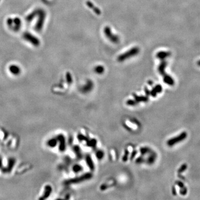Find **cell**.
Segmentation results:
<instances>
[{
    "instance_id": "cell-14",
    "label": "cell",
    "mask_w": 200,
    "mask_h": 200,
    "mask_svg": "<svg viewBox=\"0 0 200 200\" xmlns=\"http://www.w3.org/2000/svg\"><path fill=\"white\" fill-rule=\"evenodd\" d=\"M93 87V84L91 81H89L87 82V83L86 84V85L85 86L83 87V89L85 91H89L90 89H91Z\"/></svg>"
},
{
    "instance_id": "cell-28",
    "label": "cell",
    "mask_w": 200,
    "mask_h": 200,
    "mask_svg": "<svg viewBox=\"0 0 200 200\" xmlns=\"http://www.w3.org/2000/svg\"><path fill=\"white\" fill-rule=\"evenodd\" d=\"M136 151H134L133 152V153H132V157H131V158H132L133 157H134V156H135V155H136Z\"/></svg>"
},
{
    "instance_id": "cell-10",
    "label": "cell",
    "mask_w": 200,
    "mask_h": 200,
    "mask_svg": "<svg viewBox=\"0 0 200 200\" xmlns=\"http://www.w3.org/2000/svg\"><path fill=\"white\" fill-rule=\"evenodd\" d=\"M10 71L12 73H13L14 74H18L20 72V68L18 67L17 66H15V65H12L10 67Z\"/></svg>"
},
{
    "instance_id": "cell-27",
    "label": "cell",
    "mask_w": 200,
    "mask_h": 200,
    "mask_svg": "<svg viewBox=\"0 0 200 200\" xmlns=\"http://www.w3.org/2000/svg\"><path fill=\"white\" fill-rule=\"evenodd\" d=\"M145 92H146V94L148 96L149 94H150V92H149L148 89H147L146 87H145Z\"/></svg>"
},
{
    "instance_id": "cell-12",
    "label": "cell",
    "mask_w": 200,
    "mask_h": 200,
    "mask_svg": "<svg viewBox=\"0 0 200 200\" xmlns=\"http://www.w3.org/2000/svg\"><path fill=\"white\" fill-rule=\"evenodd\" d=\"M163 80L166 83H167L169 85H173V84L174 83L172 79L169 76H165Z\"/></svg>"
},
{
    "instance_id": "cell-24",
    "label": "cell",
    "mask_w": 200,
    "mask_h": 200,
    "mask_svg": "<svg viewBox=\"0 0 200 200\" xmlns=\"http://www.w3.org/2000/svg\"><path fill=\"white\" fill-rule=\"evenodd\" d=\"M126 104L128 105H130V106H134L136 104H137L136 101H133V100H128L127 102H126Z\"/></svg>"
},
{
    "instance_id": "cell-22",
    "label": "cell",
    "mask_w": 200,
    "mask_h": 200,
    "mask_svg": "<svg viewBox=\"0 0 200 200\" xmlns=\"http://www.w3.org/2000/svg\"><path fill=\"white\" fill-rule=\"evenodd\" d=\"M129 155V152L127 149H126L125 151V155L124 156L123 158H122V160L124 162H126L128 160V156Z\"/></svg>"
},
{
    "instance_id": "cell-21",
    "label": "cell",
    "mask_w": 200,
    "mask_h": 200,
    "mask_svg": "<svg viewBox=\"0 0 200 200\" xmlns=\"http://www.w3.org/2000/svg\"><path fill=\"white\" fill-rule=\"evenodd\" d=\"M67 82L68 84H71L72 82V76L69 72H67L66 74Z\"/></svg>"
},
{
    "instance_id": "cell-13",
    "label": "cell",
    "mask_w": 200,
    "mask_h": 200,
    "mask_svg": "<svg viewBox=\"0 0 200 200\" xmlns=\"http://www.w3.org/2000/svg\"><path fill=\"white\" fill-rule=\"evenodd\" d=\"M74 151L76 154L77 157L79 158H81L82 157L81 152V149L78 147V146H74Z\"/></svg>"
},
{
    "instance_id": "cell-18",
    "label": "cell",
    "mask_w": 200,
    "mask_h": 200,
    "mask_svg": "<svg viewBox=\"0 0 200 200\" xmlns=\"http://www.w3.org/2000/svg\"><path fill=\"white\" fill-rule=\"evenodd\" d=\"M96 157L98 159L101 160V159L104 157V152H103L102 151L99 150V151H97L96 154Z\"/></svg>"
},
{
    "instance_id": "cell-7",
    "label": "cell",
    "mask_w": 200,
    "mask_h": 200,
    "mask_svg": "<svg viewBox=\"0 0 200 200\" xmlns=\"http://www.w3.org/2000/svg\"><path fill=\"white\" fill-rule=\"evenodd\" d=\"M86 5H87L89 8H90L91 9H92L96 15H101V10H100L98 8H96L91 1H87V2H86Z\"/></svg>"
},
{
    "instance_id": "cell-9",
    "label": "cell",
    "mask_w": 200,
    "mask_h": 200,
    "mask_svg": "<svg viewBox=\"0 0 200 200\" xmlns=\"http://www.w3.org/2000/svg\"><path fill=\"white\" fill-rule=\"evenodd\" d=\"M136 102H147L148 100V97L139 96L136 94H133Z\"/></svg>"
},
{
    "instance_id": "cell-11",
    "label": "cell",
    "mask_w": 200,
    "mask_h": 200,
    "mask_svg": "<svg viewBox=\"0 0 200 200\" xmlns=\"http://www.w3.org/2000/svg\"><path fill=\"white\" fill-rule=\"evenodd\" d=\"M94 70H95V72L97 74H102L104 73V68L102 66L99 65V66H97L95 68Z\"/></svg>"
},
{
    "instance_id": "cell-16",
    "label": "cell",
    "mask_w": 200,
    "mask_h": 200,
    "mask_svg": "<svg viewBox=\"0 0 200 200\" xmlns=\"http://www.w3.org/2000/svg\"><path fill=\"white\" fill-rule=\"evenodd\" d=\"M156 157V155L155 154H153L152 155H151V156H149L148 158V160H147L148 163H150V164L154 163L155 161Z\"/></svg>"
},
{
    "instance_id": "cell-25",
    "label": "cell",
    "mask_w": 200,
    "mask_h": 200,
    "mask_svg": "<svg viewBox=\"0 0 200 200\" xmlns=\"http://www.w3.org/2000/svg\"><path fill=\"white\" fill-rule=\"evenodd\" d=\"M78 139L80 141H86L87 140L86 137L81 134H80L78 135Z\"/></svg>"
},
{
    "instance_id": "cell-2",
    "label": "cell",
    "mask_w": 200,
    "mask_h": 200,
    "mask_svg": "<svg viewBox=\"0 0 200 200\" xmlns=\"http://www.w3.org/2000/svg\"><path fill=\"white\" fill-rule=\"evenodd\" d=\"M187 133L185 131H184L177 136L169 139L168 141H167V145L170 147H172L184 141L187 138Z\"/></svg>"
},
{
    "instance_id": "cell-6",
    "label": "cell",
    "mask_w": 200,
    "mask_h": 200,
    "mask_svg": "<svg viewBox=\"0 0 200 200\" xmlns=\"http://www.w3.org/2000/svg\"><path fill=\"white\" fill-rule=\"evenodd\" d=\"M57 140L59 141V150L61 152L64 151L66 149V142L65 137L62 134H59V136H57Z\"/></svg>"
},
{
    "instance_id": "cell-5",
    "label": "cell",
    "mask_w": 200,
    "mask_h": 200,
    "mask_svg": "<svg viewBox=\"0 0 200 200\" xmlns=\"http://www.w3.org/2000/svg\"><path fill=\"white\" fill-rule=\"evenodd\" d=\"M24 37L26 40L30 41V42H31L35 46H38L40 44V41L36 37H33V35H30L29 33H26L24 35Z\"/></svg>"
},
{
    "instance_id": "cell-17",
    "label": "cell",
    "mask_w": 200,
    "mask_h": 200,
    "mask_svg": "<svg viewBox=\"0 0 200 200\" xmlns=\"http://www.w3.org/2000/svg\"><path fill=\"white\" fill-rule=\"evenodd\" d=\"M57 145V140L56 139H51L48 141V145L51 147H54Z\"/></svg>"
},
{
    "instance_id": "cell-26",
    "label": "cell",
    "mask_w": 200,
    "mask_h": 200,
    "mask_svg": "<svg viewBox=\"0 0 200 200\" xmlns=\"http://www.w3.org/2000/svg\"><path fill=\"white\" fill-rule=\"evenodd\" d=\"M186 167H187V166H186V165H182L180 168V170H179V172H184V171L186 170Z\"/></svg>"
},
{
    "instance_id": "cell-15",
    "label": "cell",
    "mask_w": 200,
    "mask_h": 200,
    "mask_svg": "<svg viewBox=\"0 0 200 200\" xmlns=\"http://www.w3.org/2000/svg\"><path fill=\"white\" fill-rule=\"evenodd\" d=\"M82 169H83L81 165H75L74 166L73 169H72L74 172L75 173H78V172H81L82 171Z\"/></svg>"
},
{
    "instance_id": "cell-20",
    "label": "cell",
    "mask_w": 200,
    "mask_h": 200,
    "mask_svg": "<svg viewBox=\"0 0 200 200\" xmlns=\"http://www.w3.org/2000/svg\"><path fill=\"white\" fill-rule=\"evenodd\" d=\"M97 144V141L95 139H92L88 142V146L91 147H95Z\"/></svg>"
},
{
    "instance_id": "cell-23",
    "label": "cell",
    "mask_w": 200,
    "mask_h": 200,
    "mask_svg": "<svg viewBox=\"0 0 200 200\" xmlns=\"http://www.w3.org/2000/svg\"><path fill=\"white\" fill-rule=\"evenodd\" d=\"M154 89L157 92V94H158V93H160L162 92V88L161 86L157 85L155 88H154Z\"/></svg>"
},
{
    "instance_id": "cell-3",
    "label": "cell",
    "mask_w": 200,
    "mask_h": 200,
    "mask_svg": "<svg viewBox=\"0 0 200 200\" xmlns=\"http://www.w3.org/2000/svg\"><path fill=\"white\" fill-rule=\"evenodd\" d=\"M92 177V175L91 173H86L84 175H82L81 176L78 177L72 178L65 181V184L66 185H72V184H77L78 183H81V182L88 180Z\"/></svg>"
},
{
    "instance_id": "cell-19",
    "label": "cell",
    "mask_w": 200,
    "mask_h": 200,
    "mask_svg": "<svg viewBox=\"0 0 200 200\" xmlns=\"http://www.w3.org/2000/svg\"><path fill=\"white\" fill-rule=\"evenodd\" d=\"M140 152H141V154L145 155V154L151 152V151L150 149L147 148V147H142L140 149Z\"/></svg>"
},
{
    "instance_id": "cell-8",
    "label": "cell",
    "mask_w": 200,
    "mask_h": 200,
    "mask_svg": "<svg viewBox=\"0 0 200 200\" xmlns=\"http://www.w3.org/2000/svg\"><path fill=\"white\" fill-rule=\"evenodd\" d=\"M86 162L87 165V166H89V168L90 169V170L91 171H94L95 170V166H94V163L92 161V158L91 157L90 155H87L86 156Z\"/></svg>"
},
{
    "instance_id": "cell-4",
    "label": "cell",
    "mask_w": 200,
    "mask_h": 200,
    "mask_svg": "<svg viewBox=\"0 0 200 200\" xmlns=\"http://www.w3.org/2000/svg\"><path fill=\"white\" fill-rule=\"evenodd\" d=\"M104 33L106 37H107L112 43L117 44L119 42V36L112 33V30L110 27L106 26L104 29Z\"/></svg>"
},
{
    "instance_id": "cell-1",
    "label": "cell",
    "mask_w": 200,
    "mask_h": 200,
    "mask_svg": "<svg viewBox=\"0 0 200 200\" xmlns=\"http://www.w3.org/2000/svg\"><path fill=\"white\" fill-rule=\"evenodd\" d=\"M139 52L140 48L137 47H134L133 48H131L130 50H128L126 52L119 55L117 59L119 62H123L128 59H130L131 57L136 56L139 54Z\"/></svg>"
}]
</instances>
